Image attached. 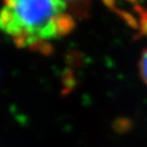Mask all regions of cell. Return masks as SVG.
I'll use <instances>...</instances> for the list:
<instances>
[{"instance_id":"6da1fadb","label":"cell","mask_w":147,"mask_h":147,"mask_svg":"<svg viewBox=\"0 0 147 147\" xmlns=\"http://www.w3.org/2000/svg\"><path fill=\"white\" fill-rule=\"evenodd\" d=\"M75 20L62 0H3L0 8V31L18 48L43 54L73 31Z\"/></svg>"},{"instance_id":"7a4b0ae2","label":"cell","mask_w":147,"mask_h":147,"mask_svg":"<svg viewBox=\"0 0 147 147\" xmlns=\"http://www.w3.org/2000/svg\"><path fill=\"white\" fill-rule=\"evenodd\" d=\"M69 7L75 18H83L89 16L93 0H62Z\"/></svg>"},{"instance_id":"3957f363","label":"cell","mask_w":147,"mask_h":147,"mask_svg":"<svg viewBox=\"0 0 147 147\" xmlns=\"http://www.w3.org/2000/svg\"><path fill=\"white\" fill-rule=\"evenodd\" d=\"M139 74L141 80L144 82L145 85H147V48L143 51L139 61Z\"/></svg>"}]
</instances>
